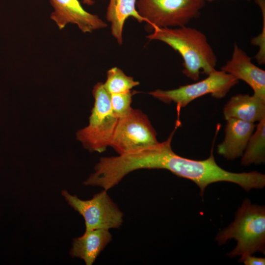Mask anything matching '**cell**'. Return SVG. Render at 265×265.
<instances>
[{
	"mask_svg": "<svg viewBox=\"0 0 265 265\" xmlns=\"http://www.w3.org/2000/svg\"><path fill=\"white\" fill-rule=\"evenodd\" d=\"M146 38L167 44L178 52L183 59V73L197 81L200 73L208 75L215 70L216 56L200 30L186 26L177 27H157Z\"/></svg>",
	"mask_w": 265,
	"mask_h": 265,
	"instance_id": "cell-1",
	"label": "cell"
},
{
	"mask_svg": "<svg viewBox=\"0 0 265 265\" xmlns=\"http://www.w3.org/2000/svg\"><path fill=\"white\" fill-rule=\"evenodd\" d=\"M234 238L237 245L227 254L231 258L240 257L239 262L256 252L265 254V208L244 200L236 213L234 220L219 232L216 240L222 245Z\"/></svg>",
	"mask_w": 265,
	"mask_h": 265,
	"instance_id": "cell-2",
	"label": "cell"
},
{
	"mask_svg": "<svg viewBox=\"0 0 265 265\" xmlns=\"http://www.w3.org/2000/svg\"><path fill=\"white\" fill-rule=\"evenodd\" d=\"M92 94L95 101L89 124L77 132L76 137L90 152L102 153L110 146L118 119L112 111L110 94L103 82L94 86Z\"/></svg>",
	"mask_w": 265,
	"mask_h": 265,
	"instance_id": "cell-3",
	"label": "cell"
},
{
	"mask_svg": "<svg viewBox=\"0 0 265 265\" xmlns=\"http://www.w3.org/2000/svg\"><path fill=\"white\" fill-rule=\"evenodd\" d=\"M205 0H137L139 15L153 30L157 27L186 26L197 18Z\"/></svg>",
	"mask_w": 265,
	"mask_h": 265,
	"instance_id": "cell-4",
	"label": "cell"
},
{
	"mask_svg": "<svg viewBox=\"0 0 265 265\" xmlns=\"http://www.w3.org/2000/svg\"><path fill=\"white\" fill-rule=\"evenodd\" d=\"M208 77L195 83L180 86L168 90L156 89L148 94L165 103L177 105L178 111L195 99L207 94L216 99L224 98L230 89L238 82L232 75L216 69Z\"/></svg>",
	"mask_w": 265,
	"mask_h": 265,
	"instance_id": "cell-5",
	"label": "cell"
},
{
	"mask_svg": "<svg viewBox=\"0 0 265 265\" xmlns=\"http://www.w3.org/2000/svg\"><path fill=\"white\" fill-rule=\"evenodd\" d=\"M159 142L157 132L147 116L140 110L132 108L118 119L110 146L119 155L135 152Z\"/></svg>",
	"mask_w": 265,
	"mask_h": 265,
	"instance_id": "cell-6",
	"label": "cell"
},
{
	"mask_svg": "<svg viewBox=\"0 0 265 265\" xmlns=\"http://www.w3.org/2000/svg\"><path fill=\"white\" fill-rule=\"evenodd\" d=\"M103 189L89 200H83L62 190L61 195L68 204L82 215L85 231L98 229H117L123 222V213Z\"/></svg>",
	"mask_w": 265,
	"mask_h": 265,
	"instance_id": "cell-7",
	"label": "cell"
},
{
	"mask_svg": "<svg viewBox=\"0 0 265 265\" xmlns=\"http://www.w3.org/2000/svg\"><path fill=\"white\" fill-rule=\"evenodd\" d=\"M53 8L50 18L59 29L68 24L76 25L83 33L93 31L107 26V24L98 15L85 10L79 0H50Z\"/></svg>",
	"mask_w": 265,
	"mask_h": 265,
	"instance_id": "cell-8",
	"label": "cell"
},
{
	"mask_svg": "<svg viewBox=\"0 0 265 265\" xmlns=\"http://www.w3.org/2000/svg\"><path fill=\"white\" fill-rule=\"evenodd\" d=\"M251 57L235 43L231 58L221 70L242 80L253 89L254 95L265 100V71L255 65Z\"/></svg>",
	"mask_w": 265,
	"mask_h": 265,
	"instance_id": "cell-9",
	"label": "cell"
},
{
	"mask_svg": "<svg viewBox=\"0 0 265 265\" xmlns=\"http://www.w3.org/2000/svg\"><path fill=\"white\" fill-rule=\"evenodd\" d=\"M226 120L225 137L217 146V153L228 160H234L242 156L256 126L234 118Z\"/></svg>",
	"mask_w": 265,
	"mask_h": 265,
	"instance_id": "cell-10",
	"label": "cell"
},
{
	"mask_svg": "<svg viewBox=\"0 0 265 265\" xmlns=\"http://www.w3.org/2000/svg\"><path fill=\"white\" fill-rule=\"evenodd\" d=\"M111 240L112 235L108 229L85 231L82 236L73 239L70 255L82 259L86 265H91Z\"/></svg>",
	"mask_w": 265,
	"mask_h": 265,
	"instance_id": "cell-11",
	"label": "cell"
},
{
	"mask_svg": "<svg viewBox=\"0 0 265 265\" xmlns=\"http://www.w3.org/2000/svg\"><path fill=\"white\" fill-rule=\"evenodd\" d=\"M226 120L231 118L254 123L265 118V100L255 95L238 94L232 97L223 108Z\"/></svg>",
	"mask_w": 265,
	"mask_h": 265,
	"instance_id": "cell-12",
	"label": "cell"
},
{
	"mask_svg": "<svg viewBox=\"0 0 265 265\" xmlns=\"http://www.w3.org/2000/svg\"><path fill=\"white\" fill-rule=\"evenodd\" d=\"M137 0H109L106 18L111 24V32L119 45L123 43V30L126 20L130 17L139 23L145 22L136 7Z\"/></svg>",
	"mask_w": 265,
	"mask_h": 265,
	"instance_id": "cell-13",
	"label": "cell"
},
{
	"mask_svg": "<svg viewBox=\"0 0 265 265\" xmlns=\"http://www.w3.org/2000/svg\"><path fill=\"white\" fill-rule=\"evenodd\" d=\"M241 164L248 166L265 162V118L259 122L242 155Z\"/></svg>",
	"mask_w": 265,
	"mask_h": 265,
	"instance_id": "cell-14",
	"label": "cell"
},
{
	"mask_svg": "<svg viewBox=\"0 0 265 265\" xmlns=\"http://www.w3.org/2000/svg\"><path fill=\"white\" fill-rule=\"evenodd\" d=\"M139 84L132 77L126 75L120 68L114 67L107 72V78L104 86L110 94L126 93Z\"/></svg>",
	"mask_w": 265,
	"mask_h": 265,
	"instance_id": "cell-15",
	"label": "cell"
},
{
	"mask_svg": "<svg viewBox=\"0 0 265 265\" xmlns=\"http://www.w3.org/2000/svg\"><path fill=\"white\" fill-rule=\"evenodd\" d=\"M131 91L119 94H110V105L114 114L119 119L128 115L132 108Z\"/></svg>",
	"mask_w": 265,
	"mask_h": 265,
	"instance_id": "cell-16",
	"label": "cell"
},
{
	"mask_svg": "<svg viewBox=\"0 0 265 265\" xmlns=\"http://www.w3.org/2000/svg\"><path fill=\"white\" fill-rule=\"evenodd\" d=\"M239 262H242L245 265H264L265 259L264 258L248 255L241 260Z\"/></svg>",
	"mask_w": 265,
	"mask_h": 265,
	"instance_id": "cell-17",
	"label": "cell"
},
{
	"mask_svg": "<svg viewBox=\"0 0 265 265\" xmlns=\"http://www.w3.org/2000/svg\"><path fill=\"white\" fill-rule=\"evenodd\" d=\"M82 3L88 6L92 5L94 3V0H82Z\"/></svg>",
	"mask_w": 265,
	"mask_h": 265,
	"instance_id": "cell-18",
	"label": "cell"
},
{
	"mask_svg": "<svg viewBox=\"0 0 265 265\" xmlns=\"http://www.w3.org/2000/svg\"><path fill=\"white\" fill-rule=\"evenodd\" d=\"M206 0V1H210L211 2V1H214L215 0Z\"/></svg>",
	"mask_w": 265,
	"mask_h": 265,
	"instance_id": "cell-19",
	"label": "cell"
}]
</instances>
